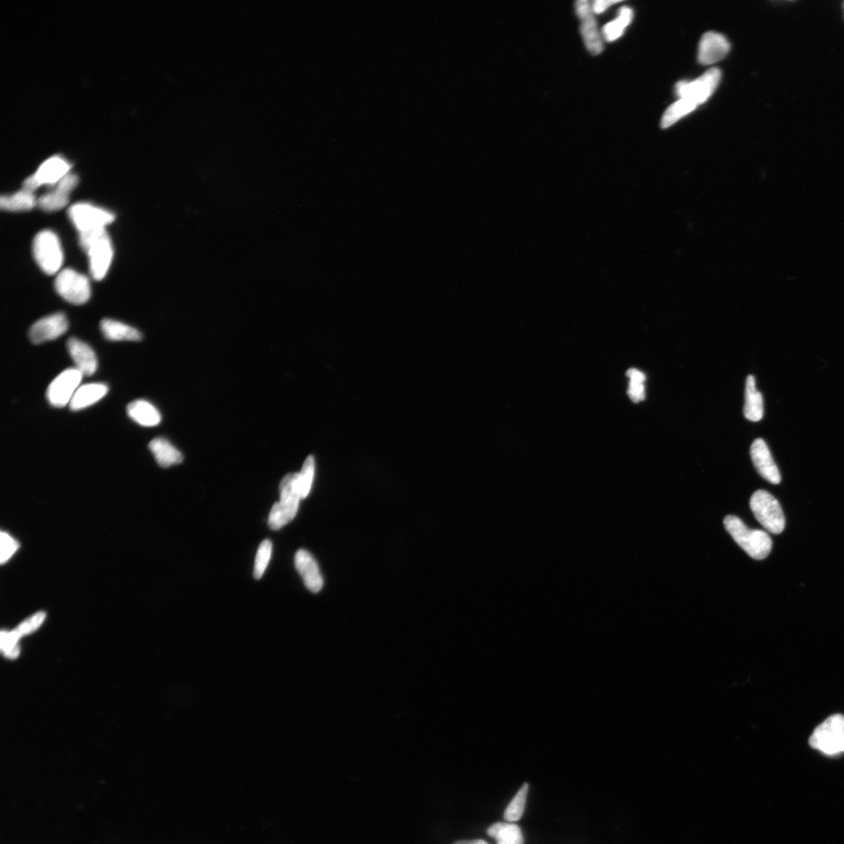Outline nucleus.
<instances>
[{"label":"nucleus","mask_w":844,"mask_h":844,"mask_svg":"<svg viewBox=\"0 0 844 844\" xmlns=\"http://www.w3.org/2000/svg\"><path fill=\"white\" fill-rule=\"evenodd\" d=\"M119 364L134 386L137 413L144 420H153L165 402L170 381L159 342L119 350Z\"/></svg>","instance_id":"1"},{"label":"nucleus","mask_w":844,"mask_h":844,"mask_svg":"<svg viewBox=\"0 0 844 844\" xmlns=\"http://www.w3.org/2000/svg\"><path fill=\"white\" fill-rule=\"evenodd\" d=\"M82 432L98 451L113 458L128 455L136 442L131 416L106 403H99L86 413Z\"/></svg>","instance_id":"5"},{"label":"nucleus","mask_w":844,"mask_h":844,"mask_svg":"<svg viewBox=\"0 0 844 844\" xmlns=\"http://www.w3.org/2000/svg\"><path fill=\"white\" fill-rule=\"evenodd\" d=\"M100 521L114 554L131 564L144 559L147 547L145 533L132 516L114 507H106L100 514Z\"/></svg>","instance_id":"10"},{"label":"nucleus","mask_w":844,"mask_h":844,"mask_svg":"<svg viewBox=\"0 0 844 844\" xmlns=\"http://www.w3.org/2000/svg\"><path fill=\"white\" fill-rule=\"evenodd\" d=\"M473 706V691L469 683H464L454 698L451 709L446 710V727L450 734L453 749L462 745L466 738Z\"/></svg>","instance_id":"16"},{"label":"nucleus","mask_w":844,"mask_h":844,"mask_svg":"<svg viewBox=\"0 0 844 844\" xmlns=\"http://www.w3.org/2000/svg\"><path fill=\"white\" fill-rule=\"evenodd\" d=\"M56 305L57 300L49 289L36 283L16 294H3L0 299V310L11 317H42L49 314Z\"/></svg>","instance_id":"15"},{"label":"nucleus","mask_w":844,"mask_h":844,"mask_svg":"<svg viewBox=\"0 0 844 844\" xmlns=\"http://www.w3.org/2000/svg\"><path fill=\"white\" fill-rule=\"evenodd\" d=\"M102 482L94 470H83L55 482L45 493L43 504L50 516L80 510L97 502Z\"/></svg>","instance_id":"8"},{"label":"nucleus","mask_w":844,"mask_h":844,"mask_svg":"<svg viewBox=\"0 0 844 844\" xmlns=\"http://www.w3.org/2000/svg\"><path fill=\"white\" fill-rule=\"evenodd\" d=\"M124 564L114 553H101L82 566L70 587L74 605L82 611H95L105 606Z\"/></svg>","instance_id":"7"},{"label":"nucleus","mask_w":844,"mask_h":844,"mask_svg":"<svg viewBox=\"0 0 844 844\" xmlns=\"http://www.w3.org/2000/svg\"><path fill=\"white\" fill-rule=\"evenodd\" d=\"M102 323L119 350L159 342L173 329L167 318L131 304L109 307Z\"/></svg>","instance_id":"4"},{"label":"nucleus","mask_w":844,"mask_h":844,"mask_svg":"<svg viewBox=\"0 0 844 844\" xmlns=\"http://www.w3.org/2000/svg\"><path fill=\"white\" fill-rule=\"evenodd\" d=\"M420 752L408 761L403 788L408 796H418L437 784L448 765L453 749L446 727V710L429 712L419 729Z\"/></svg>","instance_id":"2"},{"label":"nucleus","mask_w":844,"mask_h":844,"mask_svg":"<svg viewBox=\"0 0 844 844\" xmlns=\"http://www.w3.org/2000/svg\"><path fill=\"white\" fill-rule=\"evenodd\" d=\"M224 675L230 680L239 699L252 701L271 696L274 684L252 661L244 656L230 659L223 666Z\"/></svg>","instance_id":"13"},{"label":"nucleus","mask_w":844,"mask_h":844,"mask_svg":"<svg viewBox=\"0 0 844 844\" xmlns=\"http://www.w3.org/2000/svg\"><path fill=\"white\" fill-rule=\"evenodd\" d=\"M150 493L155 504L167 511H211L214 508L210 496L173 480H153Z\"/></svg>","instance_id":"14"},{"label":"nucleus","mask_w":844,"mask_h":844,"mask_svg":"<svg viewBox=\"0 0 844 844\" xmlns=\"http://www.w3.org/2000/svg\"><path fill=\"white\" fill-rule=\"evenodd\" d=\"M162 579L157 575H134L120 579L105 603L108 616L115 617L133 611L157 596Z\"/></svg>","instance_id":"11"},{"label":"nucleus","mask_w":844,"mask_h":844,"mask_svg":"<svg viewBox=\"0 0 844 844\" xmlns=\"http://www.w3.org/2000/svg\"><path fill=\"white\" fill-rule=\"evenodd\" d=\"M442 844H475V842L461 825L448 824L442 833Z\"/></svg>","instance_id":"19"},{"label":"nucleus","mask_w":844,"mask_h":844,"mask_svg":"<svg viewBox=\"0 0 844 844\" xmlns=\"http://www.w3.org/2000/svg\"><path fill=\"white\" fill-rule=\"evenodd\" d=\"M408 829V815L404 809H398L389 819L383 837V844H403Z\"/></svg>","instance_id":"18"},{"label":"nucleus","mask_w":844,"mask_h":844,"mask_svg":"<svg viewBox=\"0 0 844 844\" xmlns=\"http://www.w3.org/2000/svg\"><path fill=\"white\" fill-rule=\"evenodd\" d=\"M106 254V248L88 234L79 235L58 251L54 260L34 274V283L49 289L65 278L83 279Z\"/></svg>","instance_id":"6"},{"label":"nucleus","mask_w":844,"mask_h":844,"mask_svg":"<svg viewBox=\"0 0 844 844\" xmlns=\"http://www.w3.org/2000/svg\"><path fill=\"white\" fill-rule=\"evenodd\" d=\"M191 619L195 628L217 641L234 640L243 631L238 616L216 599L199 601L191 610Z\"/></svg>","instance_id":"12"},{"label":"nucleus","mask_w":844,"mask_h":844,"mask_svg":"<svg viewBox=\"0 0 844 844\" xmlns=\"http://www.w3.org/2000/svg\"><path fill=\"white\" fill-rule=\"evenodd\" d=\"M27 815L12 801L2 799V844L10 842L23 829Z\"/></svg>","instance_id":"17"},{"label":"nucleus","mask_w":844,"mask_h":844,"mask_svg":"<svg viewBox=\"0 0 844 844\" xmlns=\"http://www.w3.org/2000/svg\"><path fill=\"white\" fill-rule=\"evenodd\" d=\"M49 382L57 398L75 413L88 408L95 391L89 357L76 346L58 349L49 361Z\"/></svg>","instance_id":"3"},{"label":"nucleus","mask_w":844,"mask_h":844,"mask_svg":"<svg viewBox=\"0 0 844 844\" xmlns=\"http://www.w3.org/2000/svg\"><path fill=\"white\" fill-rule=\"evenodd\" d=\"M116 273L115 263L100 262L85 275L81 284L58 297L56 307L67 317L77 318L94 314L103 304V294L114 281Z\"/></svg>","instance_id":"9"}]
</instances>
